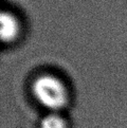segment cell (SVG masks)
<instances>
[{
  "label": "cell",
  "instance_id": "cell-1",
  "mask_svg": "<svg viewBox=\"0 0 127 128\" xmlns=\"http://www.w3.org/2000/svg\"><path fill=\"white\" fill-rule=\"evenodd\" d=\"M32 91L36 100L51 112L62 109L69 100L65 84L58 77L51 74H44L37 77L33 83Z\"/></svg>",
  "mask_w": 127,
  "mask_h": 128
},
{
  "label": "cell",
  "instance_id": "cell-2",
  "mask_svg": "<svg viewBox=\"0 0 127 128\" xmlns=\"http://www.w3.org/2000/svg\"><path fill=\"white\" fill-rule=\"evenodd\" d=\"M19 33V24L14 15L3 12L0 16V34L4 42H11Z\"/></svg>",
  "mask_w": 127,
  "mask_h": 128
},
{
  "label": "cell",
  "instance_id": "cell-3",
  "mask_svg": "<svg viewBox=\"0 0 127 128\" xmlns=\"http://www.w3.org/2000/svg\"><path fill=\"white\" fill-rule=\"evenodd\" d=\"M40 128H68L67 123L57 112H50L40 123Z\"/></svg>",
  "mask_w": 127,
  "mask_h": 128
}]
</instances>
